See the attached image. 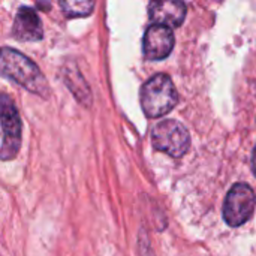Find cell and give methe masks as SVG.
Returning a JSON list of instances; mask_svg holds the SVG:
<instances>
[{"label": "cell", "instance_id": "obj_2", "mask_svg": "<svg viewBox=\"0 0 256 256\" xmlns=\"http://www.w3.org/2000/svg\"><path fill=\"white\" fill-rule=\"evenodd\" d=\"M178 102L177 90L165 74L152 76L141 88V106L147 117L158 118L168 114Z\"/></svg>", "mask_w": 256, "mask_h": 256}, {"label": "cell", "instance_id": "obj_8", "mask_svg": "<svg viewBox=\"0 0 256 256\" xmlns=\"http://www.w3.org/2000/svg\"><path fill=\"white\" fill-rule=\"evenodd\" d=\"M148 16L154 24L165 27H178L186 16V4L183 2H152L148 4Z\"/></svg>", "mask_w": 256, "mask_h": 256}, {"label": "cell", "instance_id": "obj_11", "mask_svg": "<svg viewBox=\"0 0 256 256\" xmlns=\"http://www.w3.org/2000/svg\"><path fill=\"white\" fill-rule=\"evenodd\" d=\"M252 165H254V172H255V176H256V147H255V150H254V158H252Z\"/></svg>", "mask_w": 256, "mask_h": 256}, {"label": "cell", "instance_id": "obj_7", "mask_svg": "<svg viewBox=\"0 0 256 256\" xmlns=\"http://www.w3.org/2000/svg\"><path fill=\"white\" fill-rule=\"evenodd\" d=\"M12 36L21 42H36L44 38L42 21L30 6H21L15 15V21L12 26Z\"/></svg>", "mask_w": 256, "mask_h": 256}, {"label": "cell", "instance_id": "obj_4", "mask_svg": "<svg viewBox=\"0 0 256 256\" xmlns=\"http://www.w3.org/2000/svg\"><path fill=\"white\" fill-rule=\"evenodd\" d=\"M152 144L156 150L180 158L189 150L190 136L188 129L177 120H164L153 128Z\"/></svg>", "mask_w": 256, "mask_h": 256}, {"label": "cell", "instance_id": "obj_12", "mask_svg": "<svg viewBox=\"0 0 256 256\" xmlns=\"http://www.w3.org/2000/svg\"><path fill=\"white\" fill-rule=\"evenodd\" d=\"M38 8H44L45 10H48L51 8V4L50 3H38Z\"/></svg>", "mask_w": 256, "mask_h": 256}, {"label": "cell", "instance_id": "obj_6", "mask_svg": "<svg viewBox=\"0 0 256 256\" xmlns=\"http://www.w3.org/2000/svg\"><path fill=\"white\" fill-rule=\"evenodd\" d=\"M174 42V33L170 27L153 24L146 30L142 39L144 57L147 60H162L171 54Z\"/></svg>", "mask_w": 256, "mask_h": 256}, {"label": "cell", "instance_id": "obj_3", "mask_svg": "<svg viewBox=\"0 0 256 256\" xmlns=\"http://www.w3.org/2000/svg\"><path fill=\"white\" fill-rule=\"evenodd\" d=\"M0 124L3 130V142L0 147V159H15L21 148L22 123L20 112L9 94L0 93Z\"/></svg>", "mask_w": 256, "mask_h": 256}, {"label": "cell", "instance_id": "obj_1", "mask_svg": "<svg viewBox=\"0 0 256 256\" xmlns=\"http://www.w3.org/2000/svg\"><path fill=\"white\" fill-rule=\"evenodd\" d=\"M0 75L42 99L50 98L51 90L40 68L14 48L0 46Z\"/></svg>", "mask_w": 256, "mask_h": 256}, {"label": "cell", "instance_id": "obj_5", "mask_svg": "<svg viewBox=\"0 0 256 256\" xmlns=\"http://www.w3.org/2000/svg\"><path fill=\"white\" fill-rule=\"evenodd\" d=\"M256 198L252 188L246 183H237L231 188L224 204V218L230 226L246 224L255 210Z\"/></svg>", "mask_w": 256, "mask_h": 256}, {"label": "cell", "instance_id": "obj_10", "mask_svg": "<svg viewBox=\"0 0 256 256\" xmlns=\"http://www.w3.org/2000/svg\"><path fill=\"white\" fill-rule=\"evenodd\" d=\"M58 4L66 18L88 16L94 9V2L92 0H63Z\"/></svg>", "mask_w": 256, "mask_h": 256}, {"label": "cell", "instance_id": "obj_9", "mask_svg": "<svg viewBox=\"0 0 256 256\" xmlns=\"http://www.w3.org/2000/svg\"><path fill=\"white\" fill-rule=\"evenodd\" d=\"M63 80L66 82V87L72 92L75 99L86 106L92 105V92L90 87L87 86L82 74L80 69L75 66V63H70L68 68L63 69Z\"/></svg>", "mask_w": 256, "mask_h": 256}]
</instances>
